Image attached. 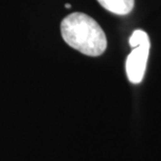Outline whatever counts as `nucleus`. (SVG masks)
<instances>
[{
	"instance_id": "4",
	"label": "nucleus",
	"mask_w": 161,
	"mask_h": 161,
	"mask_svg": "<svg viewBox=\"0 0 161 161\" xmlns=\"http://www.w3.org/2000/svg\"><path fill=\"white\" fill-rule=\"evenodd\" d=\"M65 8H71V4H69V3H66V4H65Z\"/></svg>"
},
{
	"instance_id": "2",
	"label": "nucleus",
	"mask_w": 161,
	"mask_h": 161,
	"mask_svg": "<svg viewBox=\"0 0 161 161\" xmlns=\"http://www.w3.org/2000/svg\"><path fill=\"white\" fill-rule=\"evenodd\" d=\"M132 51L125 61V72L132 84H139L146 73L150 53V39L144 31L136 30L129 39Z\"/></svg>"
},
{
	"instance_id": "3",
	"label": "nucleus",
	"mask_w": 161,
	"mask_h": 161,
	"mask_svg": "<svg viewBox=\"0 0 161 161\" xmlns=\"http://www.w3.org/2000/svg\"><path fill=\"white\" fill-rule=\"evenodd\" d=\"M97 2L112 14L125 16L132 12L135 0H97Z\"/></svg>"
},
{
	"instance_id": "1",
	"label": "nucleus",
	"mask_w": 161,
	"mask_h": 161,
	"mask_svg": "<svg viewBox=\"0 0 161 161\" xmlns=\"http://www.w3.org/2000/svg\"><path fill=\"white\" fill-rule=\"evenodd\" d=\"M61 34L70 47L89 57H98L107 48V38L97 22L83 13H72L61 22Z\"/></svg>"
}]
</instances>
